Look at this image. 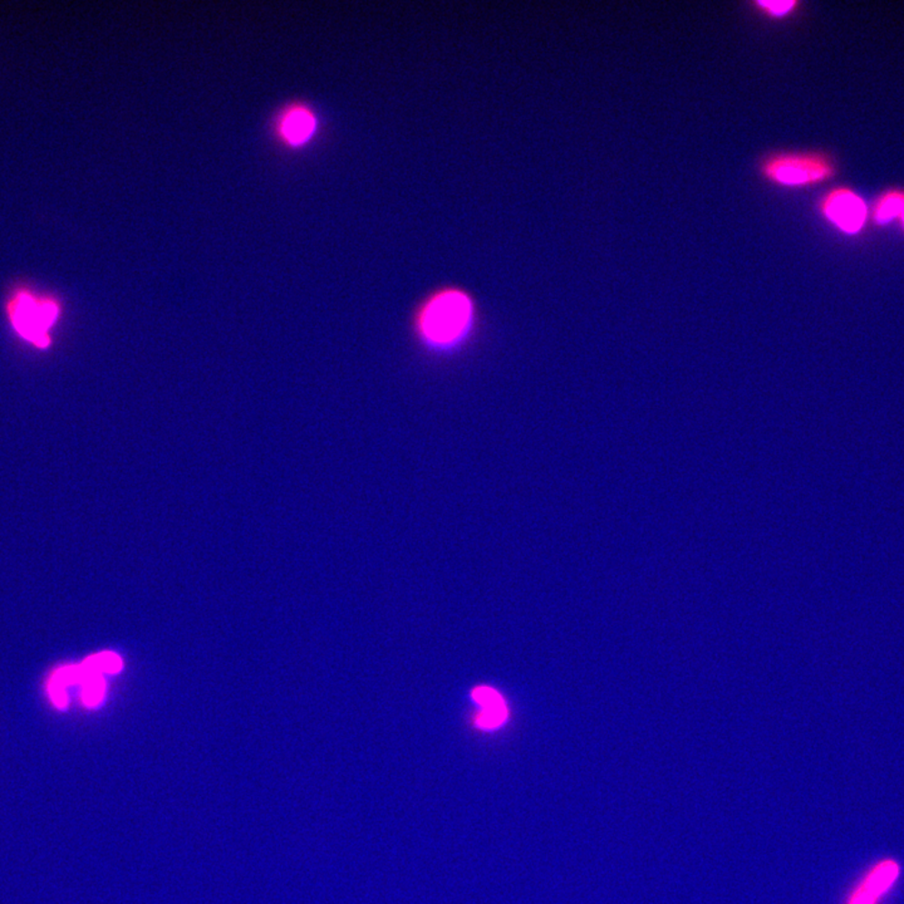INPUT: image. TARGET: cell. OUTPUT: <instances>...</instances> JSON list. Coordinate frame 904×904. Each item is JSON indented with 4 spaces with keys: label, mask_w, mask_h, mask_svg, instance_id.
Wrapping results in <instances>:
<instances>
[{
    "label": "cell",
    "mask_w": 904,
    "mask_h": 904,
    "mask_svg": "<svg viewBox=\"0 0 904 904\" xmlns=\"http://www.w3.org/2000/svg\"><path fill=\"white\" fill-rule=\"evenodd\" d=\"M476 312L469 295L460 291H443L421 305L415 317V331L421 343L435 353H452L465 344L475 328Z\"/></svg>",
    "instance_id": "cell-1"
},
{
    "label": "cell",
    "mask_w": 904,
    "mask_h": 904,
    "mask_svg": "<svg viewBox=\"0 0 904 904\" xmlns=\"http://www.w3.org/2000/svg\"><path fill=\"white\" fill-rule=\"evenodd\" d=\"M5 314L19 340L35 350L51 347L52 331L61 317V302L47 292L19 284L5 299Z\"/></svg>",
    "instance_id": "cell-2"
},
{
    "label": "cell",
    "mask_w": 904,
    "mask_h": 904,
    "mask_svg": "<svg viewBox=\"0 0 904 904\" xmlns=\"http://www.w3.org/2000/svg\"><path fill=\"white\" fill-rule=\"evenodd\" d=\"M833 163L820 153H778L760 164L768 183L785 187H803L823 183L834 175Z\"/></svg>",
    "instance_id": "cell-3"
},
{
    "label": "cell",
    "mask_w": 904,
    "mask_h": 904,
    "mask_svg": "<svg viewBox=\"0 0 904 904\" xmlns=\"http://www.w3.org/2000/svg\"><path fill=\"white\" fill-rule=\"evenodd\" d=\"M820 209L825 218L847 234H857L866 224V203L848 189H835L828 194Z\"/></svg>",
    "instance_id": "cell-4"
},
{
    "label": "cell",
    "mask_w": 904,
    "mask_h": 904,
    "mask_svg": "<svg viewBox=\"0 0 904 904\" xmlns=\"http://www.w3.org/2000/svg\"><path fill=\"white\" fill-rule=\"evenodd\" d=\"M899 876V863L890 859L882 860L866 874L859 886L851 893L848 904H877L878 899L889 892Z\"/></svg>",
    "instance_id": "cell-5"
},
{
    "label": "cell",
    "mask_w": 904,
    "mask_h": 904,
    "mask_svg": "<svg viewBox=\"0 0 904 904\" xmlns=\"http://www.w3.org/2000/svg\"><path fill=\"white\" fill-rule=\"evenodd\" d=\"M279 130L288 144L298 146L307 143L315 130L313 114L305 108H293L283 116Z\"/></svg>",
    "instance_id": "cell-6"
},
{
    "label": "cell",
    "mask_w": 904,
    "mask_h": 904,
    "mask_svg": "<svg viewBox=\"0 0 904 904\" xmlns=\"http://www.w3.org/2000/svg\"><path fill=\"white\" fill-rule=\"evenodd\" d=\"M84 671L81 666H65L55 671L48 682V695L55 708L64 710L68 705L67 687L81 683Z\"/></svg>",
    "instance_id": "cell-7"
},
{
    "label": "cell",
    "mask_w": 904,
    "mask_h": 904,
    "mask_svg": "<svg viewBox=\"0 0 904 904\" xmlns=\"http://www.w3.org/2000/svg\"><path fill=\"white\" fill-rule=\"evenodd\" d=\"M894 218L902 219L904 225V194L894 192L887 194L879 200L874 212L877 223L887 224Z\"/></svg>",
    "instance_id": "cell-8"
},
{
    "label": "cell",
    "mask_w": 904,
    "mask_h": 904,
    "mask_svg": "<svg viewBox=\"0 0 904 904\" xmlns=\"http://www.w3.org/2000/svg\"><path fill=\"white\" fill-rule=\"evenodd\" d=\"M84 676L81 682L82 701L88 708H96L98 703H101L102 699H104L106 686H104L101 673L92 672V671L85 670L84 667Z\"/></svg>",
    "instance_id": "cell-9"
},
{
    "label": "cell",
    "mask_w": 904,
    "mask_h": 904,
    "mask_svg": "<svg viewBox=\"0 0 904 904\" xmlns=\"http://www.w3.org/2000/svg\"><path fill=\"white\" fill-rule=\"evenodd\" d=\"M87 671L97 673H116L123 669V661L117 654L104 652L92 656L82 663Z\"/></svg>",
    "instance_id": "cell-10"
},
{
    "label": "cell",
    "mask_w": 904,
    "mask_h": 904,
    "mask_svg": "<svg viewBox=\"0 0 904 904\" xmlns=\"http://www.w3.org/2000/svg\"><path fill=\"white\" fill-rule=\"evenodd\" d=\"M755 5L770 18H784L791 12L795 11L798 3L793 0H784V2H756Z\"/></svg>",
    "instance_id": "cell-11"
},
{
    "label": "cell",
    "mask_w": 904,
    "mask_h": 904,
    "mask_svg": "<svg viewBox=\"0 0 904 904\" xmlns=\"http://www.w3.org/2000/svg\"><path fill=\"white\" fill-rule=\"evenodd\" d=\"M506 716H508V712H506L505 705L484 709V711L479 716L478 725L484 730L496 729L504 723Z\"/></svg>",
    "instance_id": "cell-12"
},
{
    "label": "cell",
    "mask_w": 904,
    "mask_h": 904,
    "mask_svg": "<svg viewBox=\"0 0 904 904\" xmlns=\"http://www.w3.org/2000/svg\"><path fill=\"white\" fill-rule=\"evenodd\" d=\"M472 696L475 701L482 706V709L498 708V706L504 705L502 697L489 687H480L473 691Z\"/></svg>",
    "instance_id": "cell-13"
}]
</instances>
